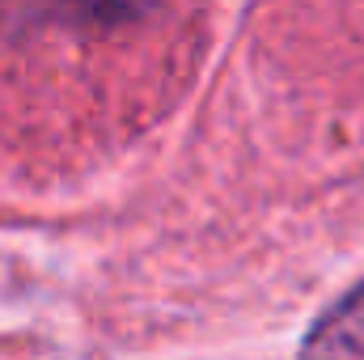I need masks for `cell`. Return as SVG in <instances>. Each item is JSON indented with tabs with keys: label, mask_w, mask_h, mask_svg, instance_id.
Wrapping results in <instances>:
<instances>
[{
	"label": "cell",
	"mask_w": 364,
	"mask_h": 360,
	"mask_svg": "<svg viewBox=\"0 0 364 360\" xmlns=\"http://www.w3.org/2000/svg\"><path fill=\"white\" fill-rule=\"evenodd\" d=\"M301 360H364V284L339 297L309 327Z\"/></svg>",
	"instance_id": "cell-1"
}]
</instances>
